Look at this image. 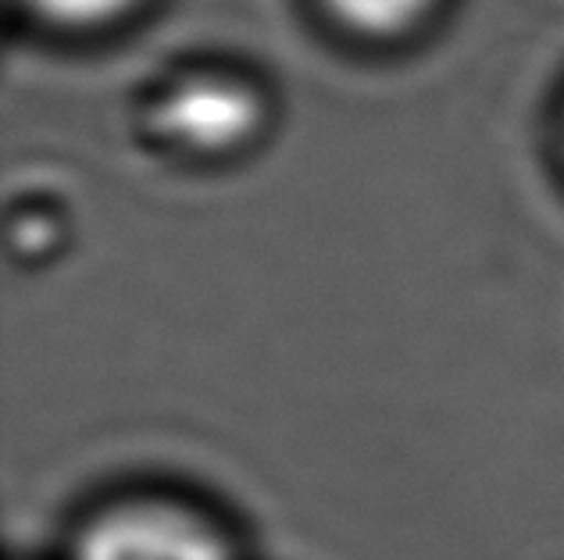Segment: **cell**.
<instances>
[{
  "mask_svg": "<svg viewBox=\"0 0 564 560\" xmlns=\"http://www.w3.org/2000/svg\"><path fill=\"white\" fill-rule=\"evenodd\" d=\"M36 11L51 14L57 22H100V19H111L115 11H122L129 0H29Z\"/></svg>",
  "mask_w": 564,
  "mask_h": 560,
  "instance_id": "277c9868",
  "label": "cell"
},
{
  "mask_svg": "<svg viewBox=\"0 0 564 560\" xmlns=\"http://www.w3.org/2000/svg\"><path fill=\"white\" fill-rule=\"evenodd\" d=\"M154 122L193 151H226L258 125V97L229 79H186L161 97Z\"/></svg>",
  "mask_w": 564,
  "mask_h": 560,
  "instance_id": "7a4b0ae2",
  "label": "cell"
},
{
  "mask_svg": "<svg viewBox=\"0 0 564 560\" xmlns=\"http://www.w3.org/2000/svg\"><path fill=\"white\" fill-rule=\"evenodd\" d=\"M79 560H229L221 539L197 518L169 507L108 514L83 539Z\"/></svg>",
  "mask_w": 564,
  "mask_h": 560,
  "instance_id": "6da1fadb",
  "label": "cell"
},
{
  "mask_svg": "<svg viewBox=\"0 0 564 560\" xmlns=\"http://www.w3.org/2000/svg\"><path fill=\"white\" fill-rule=\"evenodd\" d=\"M433 0H329V8L365 33H397L422 19Z\"/></svg>",
  "mask_w": 564,
  "mask_h": 560,
  "instance_id": "3957f363",
  "label": "cell"
}]
</instances>
